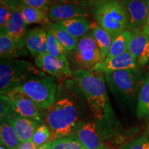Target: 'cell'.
<instances>
[{
    "instance_id": "1",
    "label": "cell",
    "mask_w": 149,
    "mask_h": 149,
    "mask_svg": "<svg viewBox=\"0 0 149 149\" xmlns=\"http://www.w3.org/2000/svg\"><path fill=\"white\" fill-rule=\"evenodd\" d=\"M73 81L59 86L56 99L48 109L46 122L51 132V139L72 136L83 120V109L77 87ZM75 84V83H74Z\"/></svg>"
},
{
    "instance_id": "2",
    "label": "cell",
    "mask_w": 149,
    "mask_h": 149,
    "mask_svg": "<svg viewBox=\"0 0 149 149\" xmlns=\"http://www.w3.org/2000/svg\"><path fill=\"white\" fill-rule=\"evenodd\" d=\"M73 77L95 118L102 123L112 122L114 112L107 94L104 74L93 70H77L73 72Z\"/></svg>"
},
{
    "instance_id": "3",
    "label": "cell",
    "mask_w": 149,
    "mask_h": 149,
    "mask_svg": "<svg viewBox=\"0 0 149 149\" xmlns=\"http://www.w3.org/2000/svg\"><path fill=\"white\" fill-rule=\"evenodd\" d=\"M45 75L35 65L24 59H1L0 91L1 94L21 86L31 78Z\"/></svg>"
},
{
    "instance_id": "4",
    "label": "cell",
    "mask_w": 149,
    "mask_h": 149,
    "mask_svg": "<svg viewBox=\"0 0 149 149\" xmlns=\"http://www.w3.org/2000/svg\"><path fill=\"white\" fill-rule=\"evenodd\" d=\"M104 76L112 94L129 102L135 100L145 79L138 68L117 70Z\"/></svg>"
},
{
    "instance_id": "5",
    "label": "cell",
    "mask_w": 149,
    "mask_h": 149,
    "mask_svg": "<svg viewBox=\"0 0 149 149\" xmlns=\"http://www.w3.org/2000/svg\"><path fill=\"white\" fill-rule=\"evenodd\" d=\"M93 15L98 25L109 33L113 39L127 30L128 13L120 0H108L95 10Z\"/></svg>"
},
{
    "instance_id": "6",
    "label": "cell",
    "mask_w": 149,
    "mask_h": 149,
    "mask_svg": "<svg viewBox=\"0 0 149 149\" xmlns=\"http://www.w3.org/2000/svg\"><path fill=\"white\" fill-rule=\"evenodd\" d=\"M33 100L42 110H48L55 102L57 93L55 77L44 75L31 78L17 88Z\"/></svg>"
},
{
    "instance_id": "7",
    "label": "cell",
    "mask_w": 149,
    "mask_h": 149,
    "mask_svg": "<svg viewBox=\"0 0 149 149\" xmlns=\"http://www.w3.org/2000/svg\"><path fill=\"white\" fill-rule=\"evenodd\" d=\"M11 110L21 116L33 118L42 122L40 108L31 99L17 88L13 89L1 94Z\"/></svg>"
},
{
    "instance_id": "8",
    "label": "cell",
    "mask_w": 149,
    "mask_h": 149,
    "mask_svg": "<svg viewBox=\"0 0 149 149\" xmlns=\"http://www.w3.org/2000/svg\"><path fill=\"white\" fill-rule=\"evenodd\" d=\"M34 63L39 69L58 79H64L73 75L68 60L58 59L48 53L35 57Z\"/></svg>"
},
{
    "instance_id": "9",
    "label": "cell",
    "mask_w": 149,
    "mask_h": 149,
    "mask_svg": "<svg viewBox=\"0 0 149 149\" xmlns=\"http://www.w3.org/2000/svg\"><path fill=\"white\" fill-rule=\"evenodd\" d=\"M128 15L127 30L133 33L142 30L149 12V0H123Z\"/></svg>"
},
{
    "instance_id": "10",
    "label": "cell",
    "mask_w": 149,
    "mask_h": 149,
    "mask_svg": "<svg viewBox=\"0 0 149 149\" xmlns=\"http://www.w3.org/2000/svg\"><path fill=\"white\" fill-rule=\"evenodd\" d=\"M48 18L52 22L66 21L76 17H86L89 15L88 8L71 3L55 2L48 11Z\"/></svg>"
},
{
    "instance_id": "11",
    "label": "cell",
    "mask_w": 149,
    "mask_h": 149,
    "mask_svg": "<svg viewBox=\"0 0 149 149\" xmlns=\"http://www.w3.org/2000/svg\"><path fill=\"white\" fill-rule=\"evenodd\" d=\"M4 120H6L13 127L21 142L31 141L35 130L42 124L40 121L21 116L13 111Z\"/></svg>"
},
{
    "instance_id": "12",
    "label": "cell",
    "mask_w": 149,
    "mask_h": 149,
    "mask_svg": "<svg viewBox=\"0 0 149 149\" xmlns=\"http://www.w3.org/2000/svg\"><path fill=\"white\" fill-rule=\"evenodd\" d=\"M133 68H138V64L130 52L127 51L122 55L107 58L105 60L100 61L92 70L106 74L117 70Z\"/></svg>"
},
{
    "instance_id": "13",
    "label": "cell",
    "mask_w": 149,
    "mask_h": 149,
    "mask_svg": "<svg viewBox=\"0 0 149 149\" xmlns=\"http://www.w3.org/2000/svg\"><path fill=\"white\" fill-rule=\"evenodd\" d=\"M86 149H103V143L99 135L96 123L84 122L73 135Z\"/></svg>"
},
{
    "instance_id": "14",
    "label": "cell",
    "mask_w": 149,
    "mask_h": 149,
    "mask_svg": "<svg viewBox=\"0 0 149 149\" xmlns=\"http://www.w3.org/2000/svg\"><path fill=\"white\" fill-rule=\"evenodd\" d=\"M128 51L138 66H144L149 61V38L142 30L133 33Z\"/></svg>"
},
{
    "instance_id": "15",
    "label": "cell",
    "mask_w": 149,
    "mask_h": 149,
    "mask_svg": "<svg viewBox=\"0 0 149 149\" xmlns=\"http://www.w3.org/2000/svg\"><path fill=\"white\" fill-rule=\"evenodd\" d=\"M26 47L34 57L47 53V31L42 27L33 28L27 32Z\"/></svg>"
},
{
    "instance_id": "16",
    "label": "cell",
    "mask_w": 149,
    "mask_h": 149,
    "mask_svg": "<svg viewBox=\"0 0 149 149\" xmlns=\"http://www.w3.org/2000/svg\"><path fill=\"white\" fill-rule=\"evenodd\" d=\"M26 26L23 17L19 9L14 10L12 17L8 22L4 30L6 33L19 45L23 47L26 46Z\"/></svg>"
},
{
    "instance_id": "17",
    "label": "cell",
    "mask_w": 149,
    "mask_h": 149,
    "mask_svg": "<svg viewBox=\"0 0 149 149\" xmlns=\"http://www.w3.org/2000/svg\"><path fill=\"white\" fill-rule=\"evenodd\" d=\"M27 55L26 47H23L5 32L0 31V56L1 59H15Z\"/></svg>"
},
{
    "instance_id": "18",
    "label": "cell",
    "mask_w": 149,
    "mask_h": 149,
    "mask_svg": "<svg viewBox=\"0 0 149 149\" xmlns=\"http://www.w3.org/2000/svg\"><path fill=\"white\" fill-rule=\"evenodd\" d=\"M46 26V31L51 33L67 51H75L79 39L72 36L57 23L50 21Z\"/></svg>"
},
{
    "instance_id": "19",
    "label": "cell",
    "mask_w": 149,
    "mask_h": 149,
    "mask_svg": "<svg viewBox=\"0 0 149 149\" xmlns=\"http://www.w3.org/2000/svg\"><path fill=\"white\" fill-rule=\"evenodd\" d=\"M72 59L80 70H92L94 66L101 61L100 50H86L72 52Z\"/></svg>"
},
{
    "instance_id": "20",
    "label": "cell",
    "mask_w": 149,
    "mask_h": 149,
    "mask_svg": "<svg viewBox=\"0 0 149 149\" xmlns=\"http://www.w3.org/2000/svg\"><path fill=\"white\" fill-rule=\"evenodd\" d=\"M91 30L92 31L91 35L95 40L101 53V61L105 60L113 42V37L95 22H91Z\"/></svg>"
},
{
    "instance_id": "21",
    "label": "cell",
    "mask_w": 149,
    "mask_h": 149,
    "mask_svg": "<svg viewBox=\"0 0 149 149\" xmlns=\"http://www.w3.org/2000/svg\"><path fill=\"white\" fill-rule=\"evenodd\" d=\"M69 34L76 38H81L91 30V23L86 17H76L57 23Z\"/></svg>"
},
{
    "instance_id": "22",
    "label": "cell",
    "mask_w": 149,
    "mask_h": 149,
    "mask_svg": "<svg viewBox=\"0 0 149 149\" xmlns=\"http://www.w3.org/2000/svg\"><path fill=\"white\" fill-rule=\"evenodd\" d=\"M18 9L27 25L37 24L46 26L49 23L48 12L20 4L18 6Z\"/></svg>"
},
{
    "instance_id": "23",
    "label": "cell",
    "mask_w": 149,
    "mask_h": 149,
    "mask_svg": "<svg viewBox=\"0 0 149 149\" xmlns=\"http://www.w3.org/2000/svg\"><path fill=\"white\" fill-rule=\"evenodd\" d=\"M132 35L133 33L128 30H126L115 37L112 42L107 58H111L128 51Z\"/></svg>"
},
{
    "instance_id": "24",
    "label": "cell",
    "mask_w": 149,
    "mask_h": 149,
    "mask_svg": "<svg viewBox=\"0 0 149 149\" xmlns=\"http://www.w3.org/2000/svg\"><path fill=\"white\" fill-rule=\"evenodd\" d=\"M0 137L1 144L7 148L17 149L21 143L13 127L6 120L1 121Z\"/></svg>"
},
{
    "instance_id": "25",
    "label": "cell",
    "mask_w": 149,
    "mask_h": 149,
    "mask_svg": "<svg viewBox=\"0 0 149 149\" xmlns=\"http://www.w3.org/2000/svg\"><path fill=\"white\" fill-rule=\"evenodd\" d=\"M137 115L139 118H144L149 115V72L139 92Z\"/></svg>"
},
{
    "instance_id": "26",
    "label": "cell",
    "mask_w": 149,
    "mask_h": 149,
    "mask_svg": "<svg viewBox=\"0 0 149 149\" xmlns=\"http://www.w3.org/2000/svg\"><path fill=\"white\" fill-rule=\"evenodd\" d=\"M51 149H86L74 136L51 139L49 141Z\"/></svg>"
},
{
    "instance_id": "27",
    "label": "cell",
    "mask_w": 149,
    "mask_h": 149,
    "mask_svg": "<svg viewBox=\"0 0 149 149\" xmlns=\"http://www.w3.org/2000/svg\"><path fill=\"white\" fill-rule=\"evenodd\" d=\"M47 53L53 57L58 59L68 60V51L48 31H47Z\"/></svg>"
},
{
    "instance_id": "28",
    "label": "cell",
    "mask_w": 149,
    "mask_h": 149,
    "mask_svg": "<svg viewBox=\"0 0 149 149\" xmlns=\"http://www.w3.org/2000/svg\"><path fill=\"white\" fill-rule=\"evenodd\" d=\"M51 139V132L48 125L42 123L35 130L31 141L40 147L46 144Z\"/></svg>"
},
{
    "instance_id": "29",
    "label": "cell",
    "mask_w": 149,
    "mask_h": 149,
    "mask_svg": "<svg viewBox=\"0 0 149 149\" xmlns=\"http://www.w3.org/2000/svg\"><path fill=\"white\" fill-rule=\"evenodd\" d=\"M15 10L16 9L12 8L2 0H0V31L6 29Z\"/></svg>"
},
{
    "instance_id": "30",
    "label": "cell",
    "mask_w": 149,
    "mask_h": 149,
    "mask_svg": "<svg viewBox=\"0 0 149 149\" xmlns=\"http://www.w3.org/2000/svg\"><path fill=\"white\" fill-rule=\"evenodd\" d=\"M86 50H100L92 35H86L78 40L75 51L80 52Z\"/></svg>"
},
{
    "instance_id": "31",
    "label": "cell",
    "mask_w": 149,
    "mask_h": 149,
    "mask_svg": "<svg viewBox=\"0 0 149 149\" xmlns=\"http://www.w3.org/2000/svg\"><path fill=\"white\" fill-rule=\"evenodd\" d=\"M120 149H149V134L130 141L121 147Z\"/></svg>"
},
{
    "instance_id": "32",
    "label": "cell",
    "mask_w": 149,
    "mask_h": 149,
    "mask_svg": "<svg viewBox=\"0 0 149 149\" xmlns=\"http://www.w3.org/2000/svg\"><path fill=\"white\" fill-rule=\"evenodd\" d=\"M19 4L48 12L52 1L51 0H19Z\"/></svg>"
},
{
    "instance_id": "33",
    "label": "cell",
    "mask_w": 149,
    "mask_h": 149,
    "mask_svg": "<svg viewBox=\"0 0 149 149\" xmlns=\"http://www.w3.org/2000/svg\"><path fill=\"white\" fill-rule=\"evenodd\" d=\"M0 117H1V121L4 120L7 118L9 113H10L11 110L10 107L7 103V102L1 97V105H0Z\"/></svg>"
},
{
    "instance_id": "34",
    "label": "cell",
    "mask_w": 149,
    "mask_h": 149,
    "mask_svg": "<svg viewBox=\"0 0 149 149\" xmlns=\"http://www.w3.org/2000/svg\"><path fill=\"white\" fill-rule=\"evenodd\" d=\"M108 0H87L88 3V9L93 13L95 10H96L99 7L104 4Z\"/></svg>"
},
{
    "instance_id": "35",
    "label": "cell",
    "mask_w": 149,
    "mask_h": 149,
    "mask_svg": "<svg viewBox=\"0 0 149 149\" xmlns=\"http://www.w3.org/2000/svg\"><path fill=\"white\" fill-rule=\"evenodd\" d=\"M55 2L71 3H74V4H76V5L81 6L84 7V8H88L87 0H55Z\"/></svg>"
},
{
    "instance_id": "36",
    "label": "cell",
    "mask_w": 149,
    "mask_h": 149,
    "mask_svg": "<svg viewBox=\"0 0 149 149\" xmlns=\"http://www.w3.org/2000/svg\"><path fill=\"white\" fill-rule=\"evenodd\" d=\"M37 147L32 141H23L20 143L17 149H37Z\"/></svg>"
},
{
    "instance_id": "37",
    "label": "cell",
    "mask_w": 149,
    "mask_h": 149,
    "mask_svg": "<svg viewBox=\"0 0 149 149\" xmlns=\"http://www.w3.org/2000/svg\"><path fill=\"white\" fill-rule=\"evenodd\" d=\"M3 2L8 4L13 9H18L19 0H2Z\"/></svg>"
},
{
    "instance_id": "38",
    "label": "cell",
    "mask_w": 149,
    "mask_h": 149,
    "mask_svg": "<svg viewBox=\"0 0 149 149\" xmlns=\"http://www.w3.org/2000/svg\"><path fill=\"white\" fill-rule=\"evenodd\" d=\"M142 31L145 35L149 38V12L147 16L146 20L144 24V26L142 28Z\"/></svg>"
},
{
    "instance_id": "39",
    "label": "cell",
    "mask_w": 149,
    "mask_h": 149,
    "mask_svg": "<svg viewBox=\"0 0 149 149\" xmlns=\"http://www.w3.org/2000/svg\"><path fill=\"white\" fill-rule=\"evenodd\" d=\"M37 149H51V146H50L49 142H47L46 144L42 145V146H41L40 147H38V148Z\"/></svg>"
},
{
    "instance_id": "40",
    "label": "cell",
    "mask_w": 149,
    "mask_h": 149,
    "mask_svg": "<svg viewBox=\"0 0 149 149\" xmlns=\"http://www.w3.org/2000/svg\"><path fill=\"white\" fill-rule=\"evenodd\" d=\"M5 147H6V146H3V144H1V146H0V149H6Z\"/></svg>"
},
{
    "instance_id": "41",
    "label": "cell",
    "mask_w": 149,
    "mask_h": 149,
    "mask_svg": "<svg viewBox=\"0 0 149 149\" xmlns=\"http://www.w3.org/2000/svg\"><path fill=\"white\" fill-rule=\"evenodd\" d=\"M147 133L149 134V122H148V128H147Z\"/></svg>"
},
{
    "instance_id": "42",
    "label": "cell",
    "mask_w": 149,
    "mask_h": 149,
    "mask_svg": "<svg viewBox=\"0 0 149 149\" xmlns=\"http://www.w3.org/2000/svg\"><path fill=\"white\" fill-rule=\"evenodd\" d=\"M51 1H52V3H53L55 2V0H51Z\"/></svg>"
},
{
    "instance_id": "43",
    "label": "cell",
    "mask_w": 149,
    "mask_h": 149,
    "mask_svg": "<svg viewBox=\"0 0 149 149\" xmlns=\"http://www.w3.org/2000/svg\"><path fill=\"white\" fill-rule=\"evenodd\" d=\"M8 149H12V148H8Z\"/></svg>"
}]
</instances>
